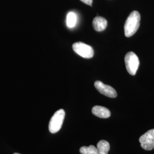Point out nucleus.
Instances as JSON below:
<instances>
[{
	"instance_id": "2",
	"label": "nucleus",
	"mask_w": 154,
	"mask_h": 154,
	"mask_svg": "<svg viewBox=\"0 0 154 154\" xmlns=\"http://www.w3.org/2000/svg\"><path fill=\"white\" fill-rule=\"evenodd\" d=\"M65 116V112L63 109H60L55 112L50 121L49 125L50 132L55 134L60 130L63 125Z\"/></svg>"
},
{
	"instance_id": "4",
	"label": "nucleus",
	"mask_w": 154,
	"mask_h": 154,
	"mask_svg": "<svg viewBox=\"0 0 154 154\" xmlns=\"http://www.w3.org/2000/svg\"><path fill=\"white\" fill-rule=\"evenodd\" d=\"M72 49L77 54L84 58H91L94 54L92 47L81 42H75L72 45Z\"/></svg>"
},
{
	"instance_id": "13",
	"label": "nucleus",
	"mask_w": 154,
	"mask_h": 154,
	"mask_svg": "<svg viewBox=\"0 0 154 154\" xmlns=\"http://www.w3.org/2000/svg\"><path fill=\"white\" fill-rule=\"evenodd\" d=\"M14 154H18V153H14Z\"/></svg>"
},
{
	"instance_id": "10",
	"label": "nucleus",
	"mask_w": 154,
	"mask_h": 154,
	"mask_svg": "<svg viewBox=\"0 0 154 154\" xmlns=\"http://www.w3.org/2000/svg\"><path fill=\"white\" fill-rule=\"evenodd\" d=\"M77 15L74 12H69L66 17V25L69 28H74L77 23Z\"/></svg>"
},
{
	"instance_id": "1",
	"label": "nucleus",
	"mask_w": 154,
	"mask_h": 154,
	"mask_svg": "<svg viewBox=\"0 0 154 154\" xmlns=\"http://www.w3.org/2000/svg\"><path fill=\"white\" fill-rule=\"evenodd\" d=\"M140 15L138 11H133L127 18L125 24V34L127 37H130L137 32L140 26Z\"/></svg>"
},
{
	"instance_id": "7",
	"label": "nucleus",
	"mask_w": 154,
	"mask_h": 154,
	"mask_svg": "<svg viewBox=\"0 0 154 154\" xmlns=\"http://www.w3.org/2000/svg\"><path fill=\"white\" fill-rule=\"evenodd\" d=\"M92 113L100 118H108L111 116V112L108 109L103 106H95L92 109Z\"/></svg>"
},
{
	"instance_id": "9",
	"label": "nucleus",
	"mask_w": 154,
	"mask_h": 154,
	"mask_svg": "<svg viewBox=\"0 0 154 154\" xmlns=\"http://www.w3.org/2000/svg\"><path fill=\"white\" fill-rule=\"evenodd\" d=\"M97 149L99 154H108L110 151V144L105 140H100L97 144Z\"/></svg>"
},
{
	"instance_id": "5",
	"label": "nucleus",
	"mask_w": 154,
	"mask_h": 154,
	"mask_svg": "<svg viewBox=\"0 0 154 154\" xmlns=\"http://www.w3.org/2000/svg\"><path fill=\"white\" fill-rule=\"evenodd\" d=\"M139 142L145 150L150 151L154 149V128L142 135L139 138Z\"/></svg>"
},
{
	"instance_id": "12",
	"label": "nucleus",
	"mask_w": 154,
	"mask_h": 154,
	"mask_svg": "<svg viewBox=\"0 0 154 154\" xmlns=\"http://www.w3.org/2000/svg\"><path fill=\"white\" fill-rule=\"evenodd\" d=\"M82 2L88 5H92V3H93V0H80Z\"/></svg>"
},
{
	"instance_id": "6",
	"label": "nucleus",
	"mask_w": 154,
	"mask_h": 154,
	"mask_svg": "<svg viewBox=\"0 0 154 154\" xmlns=\"http://www.w3.org/2000/svg\"><path fill=\"white\" fill-rule=\"evenodd\" d=\"M94 86L100 93L106 97L110 98H116L117 97L116 90L109 85H105L103 83L97 81L94 83Z\"/></svg>"
},
{
	"instance_id": "11",
	"label": "nucleus",
	"mask_w": 154,
	"mask_h": 154,
	"mask_svg": "<svg viewBox=\"0 0 154 154\" xmlns=\"http://www.w3.org/2000/svg\"><path fill=\"white\" fill-rule=\"evenodd\" d=\"M79 151L81 154H99L97 148L93 145L89 147H82L79 149Z\"/></svg>"
},
{
	"instance_id": "8",
	"label": "nucleus",
	"mask_w": 154,
	"mask_h": 154,
	"mask_svg": "<svg viewBox=\"0 0 154 154\" xmlns=\"http://www.w3.org/2000/svg\"><path fill=\"white\" fill-rule=\"evenodd\" d=\"M107 26V21L105 18L97 16L94 18L93 21V26L97 32H102Z\"/></svg>"
},
{
	"instance_id": "3",
	"label": "nucleus",
	"mask_w": 154,
	"mask_h": 154,
	"mask_svg": "<svg viewBox=\"0 0 154 154\" xmlns=\"http://www.w3.org/2000/svg\"><path fill=\"white\" fill-rule=\"evenodd\" d=\"M127 71L132 75H135L139 66V60L138 56L134 52L127 53L125 57Z\"/></svg>"
}]
</instances>
